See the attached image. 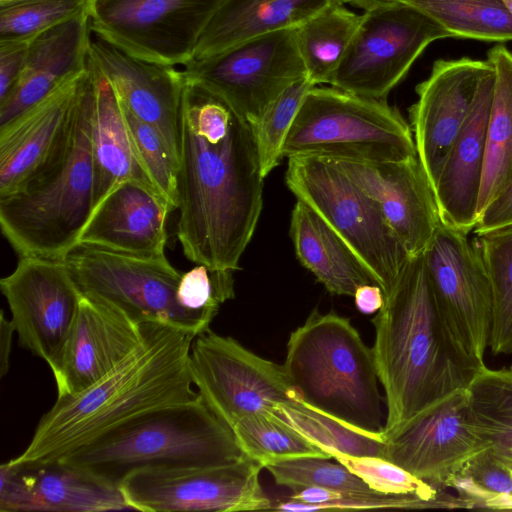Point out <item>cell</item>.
Instances as JSON below:
<instances>
[{
    "mask_svg": "<svg viewBox=\"0 0 512 512\" xmlns=\"http://www.w3.org/2000/svg\"><path fill=\"white\" fill-rule=\"evenodd\" d=\"M140 323L111 302L81 293L76 320L51 369L57 397L76 396L118 367L144 340Z\"/></svg>",
    "mask_w": 512,
    "mask_h": 512,
    "instance_id": "cell-20",
    "label": "cell"
},
{
    "mask_svg": "<svg viewBox=\"0 0 512 512\" xmlns=\"http://www.w3.org/2000/svg\"><path fill=\"white\" fill-rule=\"evenodd\" d=\"M382 457L435 488L490 447L472 424L467 392L456 391L383 435Z\"/></svg>",
    "mask_w": 512,
    "mask_h": 512,
    "instance_id": "cell-17",
    "label": "cell"
},
{
    "mask_svg": "<svg viewBox=\"0 0 512 512\" xmlns=\"http://www.w3.org/2000/svg\"><path fill=\"white\" fill-rule=\"evenodd\" d=\"M182 70L187 80L222 97L251 126L287 87L306 77L295 28L248 39L192 60Z\"/></svg>",
    "mask_w": 512,
    "mask_h": 512,
    "instance_id": "cell-14",
    "label": "cell"
},
{
    "mask_svg": "<svg viewBox=\"0 0 512 512\" xmlns=\"http://www.w3.org/2000/svg\"><path fill=\"white\" fill-rule=\"evenodd\" d=\"M510 224H512V184L481 212L474 231L478 235Z\"/></svg>",
    "mask_w": 512,
    "mask_h": 512,
    "instance_id": "cell-46",
    "label": "cell"
},
{
    "mask_svg": "<svg viewBox=\"0 0 512 512\" xmlns=\"http://www.w3.org/2000/svg\"><path fill=\"white\" fill-rule=\"evenodd\" d=\"M495 452L503 461H505L508 465L512 467V449Z\"/></svg>",
    "mask_w": 512,
    "mask_h": 512,
    "instance_id": "cell-50",
    "label": "cell"
},
{
    "mask_svg": "<svg viewBox=\"0 0 512 512\" xmlns=\"http://www.w3.org/2000/svg\"><path fill=\"white\" fill-rule=\"evenodd\" d=\"M466 392L477 432L495 451L512 449V366H483Z\"/></svg>",
    "mask_w": 512,
    "mask_h": 512,
    "instance_id": "cell-33",
    "label": "cell"
},
{
    "mask_svg": "<svg viewBox=\"0 0 512 512\" xmlns=\"http://www.w3.org/2000/svg\"><path fill=\"white\" fill-rule=\"evenodd\" d=\"M273 414L332 458L337 454L382 457L383 437L354 429L303 402L280 404Z\"/></svg>",
    "mask_w": 512,
    "mask_h": 512,
    "instance_id": "cell-35",
    "label": "cell"
},
{
    "mask_svg": "<svg viewBox=\"0 0 512 512\" xmlns=\"http://www.w3.org/2000/svg\"><path fill=\"white\" fill-rule=\"evenodd\" d=\"M426 13L453 37L512 41V15L502 0H400Z\"/></svg>",
    "mask_w": 512,
    "mask_h": 512,
    "instance_id": "cell-32",
    "label": "cell"
},
{
    "mask_svg": "<svg viewBox=\"0 0 512 512\" xmlns=\"http://www.w3.org/2000/svg\"><path fill=\"white\" fill-rule=\"evenodd\" d=\"M81 293L101 297L140 323H162L195 336L214 317L182 307V273L166 255L137 256L77 243L61 258Z\"/></svg>",
    "mask_w": 512,
    "mask_h": 512,
    "instance_id": "cell-9",
    "label": "cell"
},
{
    "mask_svg": "<svg viewBox=\"0 0 512 512\" xmlns=\"http://www.w3.org/2000/svg\"><path fill=\"white\" fill-rule=\"evenodd\" d=\"M360 21L361 15L334 1L295 28L296 43L306 77L314 86L330 85Z\"/></svg>",
    "mask_w": 512,
    "mask_h": 512,
    "instance_id": "cell-31",
    "label": "cell"
},
{
    "mask_svg": "<svg viewBox=\"0 0 512 512\" xmlns=\"http://www.w3.org/2000/svg\"><path fill=\"white\" fill-rule=\"evenodd\" d=\"M494 81L492 66L480 81L471 113L453 143L433 188L442 224L466 234L474 230L478 221Z\"/></svg>",
    "mask_w": 512,
    "mask_h": 512,
    "instance_id": "cell-25",
    "label": "cell"
},
{
    "mask_svg": "<svg viewBox=\"0 0 512 512\" xmlns=\"http://www.w3.org/2000/svg\"><path fill=\"white\" fill-rule=\"evenodd\" d=\"M491 69L488 60L440 59L416 87L418 99L409 109L410 127L418 159L433 188L471 113L480 81Z\"/></svg>",
    "mask_w": 512,
    "mask_h": 512,
    "instance_id": "cell-19",
    "label": "cell"
},
{
    "mask_svg": "<svg viewBox=\"0 0 512 512\" xmlns=\"http://www.w3.org/2000/svg\"><path fill=\"white\" fill-rule=\"evenodd\" d=\"M195 337L146 323L144 340L118 367L76 396L57 397L12 460H57L140 414L197 399L189 367Z\"/></svg>",
    "mask_w": 512,
    "mask_h": 512,
    "instance_id": "cell-3",
    "label": "cell"
},
{
    "mask_svg": "<svg viewBox=\"0 0 512 512\" xmlns=\"http://www.w3.org/2000/svg\"><path fill=\"white\" fill-rule=\"evenodd\" d=\"M290 236L300 263L330 293L353 297L362 285H378L350 247L315 211L299 200L292 210Z\"/></svg>",
    "mask_w": 512,
    "mask_h": 512,
    "instance_id": "cell-29",
    "label": "cell"
},
{
    "mask_svg": "<svg viewBox=\"0 0 512 512\" xmlns=\"http://www.w3.org/2000/svg\"><path fill=\"white\" fill-rule=\"evenodd\" d=\"M495 72L485 163L478 203L481 212L512 184V52L496 45L487 53Z\"/></svg>",
    "mask_w": 512,
    "mask_h": 512,
    "instance_id": "cell-30",
    "label": "cell"
},
{
    "mask_svg": "<svg viewBox=\"0 0 512 512\" xmlns=\"http://www.w3.org/2000/svg\"><path fill=\"white\" fill-rule=\"evenodd\" d=\"M314 87L307 77L287 87L263 112L253 129L260 167L265 178L283 157V146L307 92Z\"/></svg>",
    "mask_w": 512,
    "mask_h": 512,
    "instance_id": "cell-40",
    "label": "cell"
},
{
    "mask_svg": "<svg viewBox=\"0 0 512 512\" xmlns=\"http://www.w3.org/2000/svg\"><path fill=\"white\" fill-rule=\"evenodd\" d=\"M447 487L458 492L467 508H482L492 497L512 494V467L490 446L471 457Z\"/></svg>",
    "mask_w": 512,
    "mask_h": 512,
    "instance_id": "cell-42",
    "label": "cell"
},
{
    "mask_svg": "<svg viewBox=\"0 0 512 512\" xmlns=\"http://www.w3.org/2000/svg\"><path fill=\"white\" fill-rule=\"evenodd\" d=\"M353 298L357 309L363 314L378 312L384 304V293L376 284L358 287Z\"/></svg>",
    "mask_w": 512,
    "mask_h": 512,
    "instance_id": "cell-47",
    "label": "cell"
},
{
    "mask_svg": "<svg viewBox=\"0 0 512 512\" xmlns=\"http://www.w3.org/2000/svg\"><path fill=\"white\" fill-rule=\"evenodd\" d=\"M492 291L489 344L493 354H512V224L478 234Z\"/></svg>",
    "mask_w": 512,
    "mask_h": 512,
    "instance_id": "cell-34",
    "label": "cell"
},
{
    "mask_svg": "<svg viewBox=\"0 0 512 512\" xmlns=\"http://www.w3.org/2000/svg\"><path fill=\"white\" fill-rule=\"evenodd\" d=\"M243 453L265 468L300 457L331 459V455L272 414L256 413L232 428Z\"/></svg>",
    "mask_w": 512,
    "mask_h": 512,
    "instance_id": "cell-36",
    "label": "cell"
},
{
    "mask_svg": "<svg viewBox=\"0 0 512 512\" xmlns=\"http://www.w3.org/2000/svg\"><path fill=\"white\" fill-rule=\"evenodd\" d=\"M85 71L0 126V197L30 186L62 156L73 132Z\"/></svg>",
    "mask_w": 512,
    "mask_h": 512,
    "instance_id": "cell-18",
    "label": "cell"
},
{
    "mask_svg": "<svg viewBox=\"0 0 512 512\" xmlns=\"http://www.w3.org/2000/svg\"><path fill=\"white\" fill-rule=\"evenodd\" d=\"M283 367L301 402L354 429L383 437L373 349L348 318L313 309L291 332Z\"/></svg>",
    "mask_w": 512,
    "mask_h": 512,
    "instance_id": "cell-5",
    "label": "cell"
},
{
    "mask_svg": "<svg viewBox=\"0 0 512 512\" xmlns=\"http://www.w3.org/2000/svg\"><path fill=\"white\" fill-rule=\"evenodd\" d=\"M91 32L90 14H85L46 30L30 42L18 82L0 102V126L86 70Z\"/></svg>",
    "mask_w": 512,
    "mask_h": 512,
    "instance_id": "cell-26",
    "label": "cell"
},
{
    "mask_svg": "<svg viewBox=\"0 0 512 512\" xmlns=\"http://www.w3.org/2000/svg\"><path fill=\"white\" fill-rule=\"evenodd\" d=\"M336 0H225L203 31L193 60L248 39L294 29Z\"/></svg>",
    "mask_w": 512,
    "mask_h": 512,
    "instance_id": "cell-28",
    "label": "cell"
},
{
    "mask_svg": "<svg viewBox=\"0 0 512 512\" xmlns=\"http://www.w3.org/2000/svg\"><path fill=\"white\" fill-rule=\"evenodd\" d=\"M16 332L12 320L5 318L1 311L0 317V375L4 377L9 370V356L11 351L12 336Z\"/></svg>",
    "mask_w": 512,
    "mask_h": 512,
    "instance_id": "cell-48",
    "label": "cell"
},
{
    "mask_svg": "<svg viewBox=\"0 0 512 512\" xmlns=\"http://www.w3.org/2000/svg\"><path fill=\"white\" fill-rule=\"evenodd\" d=\"M372 323V349L387 408L382 436L428 406L467 389L485 366L453 335L423 253L409 258Z\"/></svg>",
    "mask_w": 512,
    "mask_h": 512,
    "instance_id": "cell-2",
    "label": "cell"
},
{
    "mask_svg": "<svg viewBox=\"0 0 512 512\" xmlns=\"http://www.w3.org/2000/svg\"><path fill=\"white\" fill-rule=\"evenodd\" d=\"M14 1H17V0H0V5L7 4L10 2H14Z\"/></svg>",
    "mask_w": 512,
    "mask_h": 512,
    "instance_id": "cell-52",
    "label": "cell"
},
{
    "mask_svg": "<svg viewBox=\"0 0 512 512\" xmlns=\"http://www.w3.org/2000/svg\"><path fill=\"white\" fill-rule=\"evenodd\" d=\"M189 367L201 400L231 428L246 416L301 402L283 365L210 328L194 338Z\"/></svg>",
    "mask_w": 512,
    "mask_h": 512,
    "instance_id": "cell-11",
    "label": "cell"
},
{
    "mask_svg": "<svg viewBox=\"0 0 512 512\" xmlns=\"http://www.w3.org/2000/svg\"><path fill=\"white\" fill-rule=\"evenodd\" d=\"M92 0H17L0 5V41H30L73 18L90 14Z\"/></svg>",
    "mask_w": 512,
    "mask_h": 512,
    "instance_id": "cell-39",
    "label": "cell"
},
{
    "mask_svg": "<svg viewBox=\"0 0 512 512\" xmlns=\"http://www.w3.org/2000/svg\"><path fill=\"white\" fill-rule=\"evenodd\" d=\"M453 37L418 8L379 1L361 15L353 41L330 85L355 95L386 100L432 42Z\"/></svg>",
    "mask_w": 512,
    "mask_h": 512,
    "instance_id": "cell-10",
    "label": "cell"
},
{
    "mask_svg": "<svg viewBox=\"0 0 512 512\" xmlns=\"http://www.w3.org/2000/svg\"><path fill=\"white\" fill-rule=\"evenodd\" d=\"M263 180L251 125L222 97L186 79L177 238L189 261L239 269L262 211Z\"/></svg>",
    "mask_w": 512,
    "mask_h": 512,
    "instance_id": "cell-1",
    "label": "cell"
},
{
    "mask_svg": "<svg viewBox=\"0 0 512 512\" xmlns=\"http://www.w3.org/2000/svg\"><path fill=\"white\" fill-rule=\"evenodd\" d=\"M446 321L461 347L484 363L492 323V291L475 240L443 224L423 252Z\"/></svg>",
    "mask_w": 512,
    "mask_h": 512,
    "instance_id": "cell-16",
    "label": "cell"
},
{
    "mask_svg": "<svg viewBox=\"0 0 512 512\" xmlns=\"http://www.w3.org/2000/svg\"><path fill=\"white\" fill-rule=\"evenodd\" d=\"M337 2L341 4H349L352 6H356L359 8H362L364 10L369 9L370 7L374 6L379 2V0H336Z\"/></svg>",
    "mask_w": 512,
    "mask_h": 512,
    "instance_id": "cell-49",
    "label": "cell"
},
{
    "mask_svg": "<svg viewBox=\"0 0 512 512\" xmlns=\"http://www.w3.org/2000/svg\"><path fill=\"white\" fill-rule=\"evenodd\" d=\"M464 507L459 497L430 501L415 494L341 492L325 488H305L275 505L276 511L313 512L322 510L423 509Z\"/></svg>",
    "mask_w": 512,
    "mask_h": 512,
    "instance_id": "cell-37",
    "label": "cell"
},
{
    "mask_svg": "<svg viewBox=\"0 0 512 512\" xmlns=\"http://www.w3.org/2000/svg\"><path fill=\"white\" fill-rule=\"evenodd\" d=\"M89 57L109 80L122 104L155 127L179 160L186 77L176 66L130 56L98 38Z\"/></svg>",
    "mask_w": 512,
    "mask_h": 512,
    "instance_id": "cell-23",
    "label": "cell"
},
{
    "mask_svg": "<svg viewBox=\"0 0 512 512\" xmlns=\"http://www.w3.org/2000/svg\"><path fill=\"white\" fill-rule=\"evenodd\" d=\"M225 0H92L91 31L148 62L183 65Z\"/></svg>",
    "mask_w": 512,
    "mask_h": 512,
    "instance_id": "cell-13",
    "label": "cell"
},
{
    "mask_svg": "<svg viewBox=\"0 0 512 512\" xmlns=\"http://www.w3.org/2000/svg\"><path fill=\"white\" fill-rule=\"evenodd\" d=\"M333 458L377 492L415 494L430 501L450 497L442 496L437 488L383 457L337 454Z\"/></svg>",
    "mask_w": 512,
    "mask_h": 512,
    "instance_id": "cell-43",
    "label": "cell"
},
{
    "mask_svg": "<svg viewBox=\"0 0 512 512\" xmlns=\"http://www.w3.org/2000/svg\"><path fill=\"white\" fill-rule=\"evenodd\" d=\"M93 82L89 61L67 148L22 191L0 197V228L18 257L61 259L78 243L94 202Z\"/></svg>",
    "mask_w": 512,
    "mask_h": 512,
    "instance_id": "cell-6",
    "label": "cell"
},
{
    "mask_svg": "<svg viewBox=\"0 0 512 512\" xmlns=\"http://www.w3.org/2000/svg\"><path fill=\"white\" fill-rule=\"evenodd\" d=\"M326 458L300 457L278 461L265 468L276 484L293 492L305 488H325L341 492H375L361 478L341 463Z\"/></svg>",
    "mask_w": 512,
    "mask_h": 512,
    "instance_id": "cell-41",
    "label": "cell"
},
{
    "mask_svg": "<svg viewBox=\"0 0 512 512\" xmlns=\"http://www.w3.org/2000/svg\"><path fill=\"white\" fill-rule=\"evenodd\" d=\"M166 202L148 185L127 180L116 185L92 211L78 243L137 256L165 254Z\"/></svg>",
    "mask_w": 512,
    "mask_h": 512,
    "instance_id": "cell-24",
    "label": "cell"
},
{
    "mask_svg": "<svg viewBox=\"0 0 512 512\" xmlns=\"http://www.w3.org/2000/svg\"><path fill=\"white\" fill-rule=\"evenodd\" d=\"M233 272L197 264L181 275L176 291L178 303L188 310L215 317L220 306L235 297Z\"/></svg>",
    "mask_w": 512,
    "mask_h": 512,
    "instance_id": "cell-44",
    "label": "cell"
},
{
    "mask_svg": "<svg viewBox=\"0 0 512 512\" xmlns=\"http://www.w3.org/2000/svg\"><path fill=\"white\" fill-rule=\"evenodd\" d=\"M0 511L99 512L130 509L118 487L61 460L0 466Z\"/></svg>",
    "mask_w": 512,
    "mask_h": 512,
    "instance_id": "cell-22",
    "label": "cell"
},
{
    "mask_svg": "<svg viewBox=\"0 0 512 512\" xmlns=\"http://www.w3.org/2000/svg\"><path fill=\"white\" fill-rule=\"evenodd\" d=\"M244 455L232 428L198 397L140 414L57 460L119 488L136 469L221 465Z\"/></svg>",
    "mask_w": 512,
    "mask_h": 512,
    "instance_id": "cell-4",
    "label": "cell"
},
{
    "mask_svg": "<svg viewBox=\"0 0 512 512\" xmlns=\"http://www.w3.org/2000/svg\"><path fill=\"white\" fill-rule=\"evenodd\" d=\"M262 468L246 455L221 465L145 467L129 473L119 489L130 510L271 511L259 480Z\"/></svg>",
    "mask_w": 512,
    "mask_h": 512,
    "instance_id": "cell-12",
    "label": "cell"
},
{
    "mask_svg": "<svg viewBox=\"0 0 512 512\" xmlns=\"http://www.w3.org/2000/svg\"><path fill=\"white\" fill-rule=\"evenodd\" d=\"M19 345L52 369L77 317L81 292L62 259L19 257L1 278Z\"/></svg>",
    "mask_w": 512,
    "mask_h": 512,
    "instance_id": "cell-15",
    "label": "cell"
},
{
    "mask_svg": "<svg viewBox=\"0 0 512 512\" xmlns=\"http://www.w3.org/2000/svg\"><path fill=\"white\" fill-rule=\"evenodd\" d=\"M328 160L376 202L410 256L426 250L442 222L433 187L418 157L386 163Z\"/></svg>",
    "mask_w": 512,
    "mask_h": 512,
    "instance_id": "cell-21",
    "label": "cell"
},
{
    "mask_svg": "<svg viewBox=\"0 0 512 512\" xmlns=\"http://www.w3.org/2000/svg\"><path fill=\"white\" fill-rule=\"evenodd\" d=\"M512 15V0H502Z\"/></svg>",
    "mask_w": 512,
    "mask_h": 512,
    "instance_id": "cell-51",
    "label": "cell"
},
{
    "mask_svg": "<svg viewBox=\"0 0 512 512\" xmlns=\"http://www.w3.org/2000/svg\"><path fill=\"white\" fill-rule=\"evenodd\" d=\"M314 155L366 163L417 158L411 127L386 100L312 87L283 146V157Z\"/></svg>",
    "mask_w": 512,
    "mask_h": 512,
    "instance_id": "cell-7",
    "label": "cell"
},
{
    "mask_svg": "<svg viewBox=\"0 0 512 512\" xmlns=\"http://www.w3.org/2000/svg\"><path fill=\"white\" fill-rule=\"evenodd\" d=\"M379 1H400V0H379Z\"/></svg>",
    "mask_w": 512,
    "mask_h": 512,
    "instance_id": "cell-53",
    "label": "cell"
},
{
    "mask_svg": "<svg viewBox=\"0 0 512 512\" xmlns=\"http://www.w3.org/2000/svg\"><path fill=\"white\" fill-rule=\"evenodd\" d=\"M120 103L139 166L170 211L177 210L179 160L155 127L137 118Z\"/></svg>",
    "mask_w": 512,
    "mask_h": 512,
    "instance_id": "cell-38",
    "label": "cell"
},
{
    "mask_svg": "<svg viewBox=\"0 0 512 512\" xmlns=\"http://www.w3.org/2000/svg\"><path fill=\"white\" fill-rule=\"evenodd\" d=\"M32 40L0 41V102L4 101L16 86Z\"/></svg>",
    "mask_w": 512,
    "mask_h": 512,
    "instance_id": "cell-45",
    "label": "cell"
},
{
    "mask_svg": "<svg viewBox=\"0 0 512 512\" xmlns=\"http://www.w3.org/2000/svg\"><path fill=\"white\" fill-rule=\"evenodd\" d=\"M285 182L350 247L387 295L411 257L376 202L330 160L288 158Z\"/></svg>",
    "mask_w": 512,
    "mask_h": 512,
    "instance_id": "cell-8",
    "label": "cell"
},
{
    "mask_svg": "<svg viewBox=\"0 0 512 512\" xmlns=\"http://www.w3.org/2000/svg\"><path fill=\"white\" fill-rule=\"evenodd\" d=\"M89 67L93 82L94 210L116 185L124 181L137 180L152 186L136 159L117 93L90 57Z\"/></svg>",
    "mask_w": 512,
    "mask_h": 512,
    "instance_id": "cell-27",
    "label": "cell"
}]
</instances>
